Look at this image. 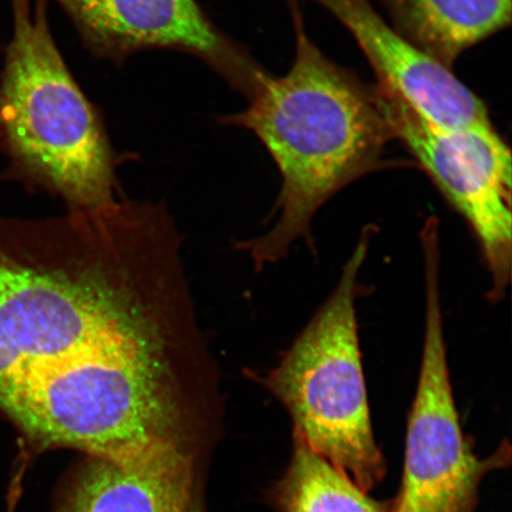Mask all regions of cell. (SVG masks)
<instances>
[{
	"label": "cell",
	"instance_id": "obj_5",
	"mask_svg": "<svg viewBox=\"0 0 512 512\" xmlns=\"http://www.w3.org/2000/svg\"><path fill=\"white\" fill-rule=\"evenodd\" d=\"M425 268L424 347L408 414L401 488L392 512H476L488 473L510 463V445L480 459L467 443L454 400L440 297V246H421Z\"/></svg>",
	"mask_w": 512,
	"mask_h": 512
},
{
	"label": "cell",
	"instance_id": "obj_2",
	"mask_svg": "<svg viewBox=\"0 0 512 512\" xmlns=\"http://www.w3.org/2000/svg\"><path fill=\"white\" fill-rule=\"evenodd\" d=\"M288 4L296 34L290 70L268 76L247 110L222 118L252 131L281 176L273 226L238 245L258 270L300 240L311 247L318 210L357 179L392 166L383 156L394 136L375 85L330 60L307 35L298 0Z\"/></svg>",
	"mask_w": 512,
	"mask_h": 512
},
{
	"label": "cell",
	"instance_id": "obj_6",
	"mask_svg": "<svg viewBox=\"0 0 512 512\" xmlns=\"http://www.w3.org/2000/svg\"><path fill=\"white\" fill-rule=\"evenodd\" d=\"M384 115L399 139L478 243L498 303L511 280V153L492 121L463 127L434 123L392 87L376 82Z\"/></svg>",
	"mask_w": 512,
	"mask_h": 512
},
{
	"label": "cell",
	"instance_id": "obj_8",
	"mask_svg": "<svg viewBox=\"0 0 512 512\" xmlns=\"http://www.w3.org/2000/svg\"><path fill=\"white\" fill-rule=\"evenodd\" d=\"M344 25L373 68L377 82L441 126L490 123L485 102L451 69L416 49L383 18L371 0H311Z\"/></svg>",
	"mask_w": 512,
	"mask_h": 512
},
{
	"label": "cell",
	"instance_id": "obj_4",
	"mask_svg": "<svg viewBox=\"0 0 512 512\" xmlns=\"http://www.w3.org/2000/svg\"><path fill=\"white\" fill-rule=\"evenodd\" d=\"M374 227H367L328 299L274 368L255 379L284 406L293 437L370 491L387 466L371 422L356 302Z\"/></svg>",
	"mask_w": 512,
	"mask_h": 512
},
{
	"label": "cell",
	"instance_id": "obj_10",
	"mask_svg": "<svg viewBox=\"0 0 512 512\" xmlns=\"http://www.w3.org/2000/svg\"><path fill=\"white\" fill-rule=\"evenodd\" d=\"M399 34L448 69L511 24L512 0H377Z\"/></svg>",
	"mask_w": 512,
	"mask_h": 512
},
{
	"label": "cell",
	"instance_id": "obj_3",
	"mask_svg": "<svg viewBox=\"0 0 512 512\" xmlns=\"http://www.w3.org/2000/svg\"><path fill=\"white\" fill-rule=\"evenodd\" d=\"M12 36L0 73V181L62 198L69 210L117 201L115 160L101 117L73 78L47 0H11Z\"/></svg>",
	"mask_w": 512,
	"mask_h": 512
},
{
	"label": "cell",
	"instance_id": "obj_9",
	"mask_svg": "<svg viewBox=\"0 0 512 512\" xmlns=\"http://www.w3.org/2000/svg\"><path fill=\"white\" fill-rule=\"evenodd\" d=\"M200 454L157 446L85 456L64 479L54 512H190L200 501Z\"/></svg>",
	"mask_w": 512,
	"mask_h": 512
},
{
	"label": "cell",
	"instance_id": "obj_11",
	"mask_svg": "<svg viewBox=\"0 0 512 512\" xmlns=\"http://www.w3.org/2000/svg\"><path fill=\"white\" fill-rule=\"evenodd\" d=\"M272 497L280 512H392V504L370 497L347 473L296 437L290 465L274 485Z\"/></svg>",
	"mask_w": 512,
	"mask_h": 512
},
{
	"label": "cell",
	"instance_id": "obj_1",
	"mask_svg": "<svg viewBox=\"0 0 512 512\" xmlns=\"http://www.w3.org/2000/svg\"><path fill=\"white\" fill-rule=\"evenodd\" d=\"M182 251L162 203L0 217V413L25 456H201L220 375Z\"/></svg>",
	"mask_w": 512,
	"mask_h": 512
},
{
	"label": "cell",
	"instance_id": "obj_7",
	"mask_svg": "<svg viewBox=\"0 0 512 512\" xmlns=\"http://www.w3.org/2000/svg\"><path fill=\"white\" fill-rule=\"evenodd\" d=\"M99 57L123 61L146 49L203 60L249 99L270 75L215 27L196 0H56Z\"/></svg>",
	"mask_w": 512,
	"mask_h": 512
}]
</instances>
